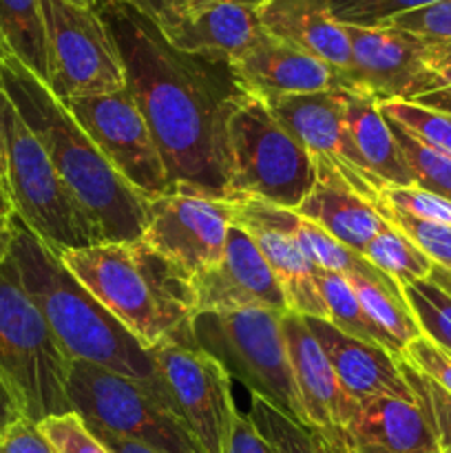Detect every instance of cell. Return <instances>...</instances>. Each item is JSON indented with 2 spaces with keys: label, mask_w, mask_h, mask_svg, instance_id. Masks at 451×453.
Wrapping results in <instances>:
<instances>
[{
  "label": "cell",
  "mask_w": 451,
  "mask_h": 453,
  "mask_svg": "<svg viewBox=\"0 0 451 453\" xmlns=\"http://www.w3.org/2000/svg\"><path fill=\"white\" fill-rule=\"evenodd\" d=\"M73 3H80V4H88V7H91V0H73Z\"/></svg>",
  "instance_id": "55"
},
{
  "label": "cell",
  "mask_w": 451,
  "mask_h": 453,
  "mask_svg": "<svg viewBox=\"0 0 451 453\" xmlns=\"http://www.w3.org/2000/svg\"><path fill=\"white\" fill-rule=\"evenodd\" d=\"M0 177L7 184V162H4V150H3V140H0Z\"/></svg>",
  "instance_id": "53"
},
{
  "label": "cell",
  "mask_w": 451,
  "mask_h": 453,
  "mask_svg": "<svg viewBox=\"0 0 451 453\" xmlns=\"http://www.w3.org/2000/svg\"><path fill=\"white\" fill-rule=\"evenodd\" d=\"M402 361L427 376L429 380H433L451 396V354L447 349L438 348L427 336H418L407 345V349L402 352Z\"/></svg>",
  "instance_id": "41"
},
{
  "label": "cell",
  "mask_w": 451,
  "mask_h": 453,
  "mask_svg": "<svg viewBox=\"0 0 451 453\" xmlns=\"http://www.w3.org/2000/svg\"><path fill=\"white\" fill-rule=\"evenodd\" d=\"M84 425H87V427L91 429V434L97 438V441H102L106 447H109L111 453H159V451L150 449V447L141 445V442L126 441V438L113 436V434L104 432V429L96 427V425H91V423H84Z\"/></svg>",
  "instance_id": "45"
},
{
  "label": "cell",
  "mask_w": 451,
  "mask_h": 453,
  "mask_svg": "<svg viewBox=\"0 0 451 453\" xmlns=\"http://www.w3.org/2000/svg\"><path fill=\"white\" fill-rule=\"evenodd\" d=\"M0 87L47 150L57 175L97 226L104 242H137L149 199L133 188L75 122L66 106L13 56H0Z\"/></svg>",
  "instance_id": "2"
},
{
  "label": "cell",
  "mask_w": 451,
  "mask_h": 453,
  "mask_svg": "<svg viewBox=\"0 0 451 453\" xmlns=\"http://www.w3.org/2000/svg\"><path fill=\"white\" fill-rule=\"evenodd\" d=\"M0 56H9V51H7V44H4L3 35H0Z\"/></svg>",
  "instance_id": "54"
},
{
  "label": "cell",
  "mask_w": 451,
  "mask_h": 453,
  "mask_svg": "<svg viewBox=\"0 0 451 453\" xmlns=\"http://www.w3.org/2000/svg\"><path fill=\"white\" fill-rule=\"evenodd\" d=\"M11 242H13V226L11 219H4L0 217V264L9 259V252H11Z\"/></svg>",
  "instance_id": "49"
},
{
  "label": "cell",
  "mask_w": 451,
  "mask_h": 453,
  "mask_svg": "<svg viewBox=\"0 0 451 453\" xmlns=\"http://www.w3.org/2000/svg\"><path fill=\"white\" fill-rule=\"evenodd\" d=\"M224 453H274L272 447L265 442V438L256 432L248 414L237 410L233 425H230L228 438H226Z\"/></svg>",
  "instance_id": "43"
},
{
  "label": "cell",
  "mask_w": 451,
  "mask_h": 453,
  "mask_svg": "<svg viewBox=\"0 0 451 453\" xmlns=\"http://www.w3.org/2000/svg\"><path fill=\"white\" fill-rule=\"evenodd\" d=\"M380 111L387 119L396 122L402 131L409 133L411 137L424 146L440 150V153L451 155V115L442 111L427 109L416 102H385Z\"/></svg>",
  "instance_id": "34"
},
{
  "label": "cell",
  "mask_w": 451,
  "mask_h": 453,
  "mask_svg": "<svg viewBox=\"0 0 451 453\" xmlns=\"http://www.w3.org/2000/svg\"><path fill=\"white\" fill-rule=\"evenodd\" d=\"M429 279H432V281H436L438 286L442 288V290L449 292V295H451V273H447V270H442V268H438V265H433V270H432V274H429Z\"/></svg>",
  "instance_id": "52"
},
{
  "label": "cell",
  "mask_w": 451,
  "mask_h": 453,
  "mask_svg": "<svg viewBox=\"0 0 451 453\" xmlns=\"http://www.w3.org/2000/svg\"><path fill=\"white\" fill-rule=\"evenodd\" d=\"M256 13L268 35L327 62L340 73L348 71L352 58L348 34L332 18L327 0H261Z\"/></svg>",
  "instance_id": "24"
},
{
  "label": "cell",
  "mask_w": 451,
  "mask_h": 453,
  "mask_svg": "<svg viewBox=\"0 0 451 453\" xmlns=\"http://www.w3.org/2000/svg\"><path fill=\"white\" fill-rule=\"evenodd\" d=\"M281 314L274 310L193 314L188 332L199 349L215 358L230 380H239L283 416L310 429L292 374Z\"/></svg>",
  "instance_id": "8"
},
{
  "label": "cell",
  "mask_w": 451,
  "mask_h": 453,
  "mask_svg": "<svg viewBox=\"0 0 451 453\" xmlns=\"http://www.w3.org/2000/svg\"><path fill=\"white\" fill-rule=\"evenodd\" d=\"M69 365L11 259L0 264V380L25 418L69 414Z\"/></svg>",
  "instance_id": "5"
},
{
  "label": "cell",
  "mask_w": 451,
  "mask_h": 453,
  "mask_svg": "<svg viewBox=\"0 0 451 453\" xmlns=\"http://www.w3.org/2000/svg\"><path fill=\"white\" fill-rule=\"evenodd\" d=\"M0 140L18 219L56 255L104 243L82 203L57 175L47 150L0 87Z\"/></svg>",
  "instance_id": "7"
},
{
  "label": "cell",
  "mask_w": 451,
  "mask_h": 453,
  "mask_svg": "<svg viewBox=\"0 0 451 453\" xmlns=\"http://www.w3.org/2000/svg\"><path fill=\"white\" fill-rule=\"evenodd\" d=\"M0 453H57L40 432L38 423L18 416L0 432Z\"/></svg>",
  "instance_id": "42"
},
{
  "label": "cell",
  "mask_w": 451,
  "mask_h": 453,
  "mask_svg": "<svg viewBox=\"0 0 451 453\" xmlns=\"http://www.w3.org/2000/svg\"><path fill=\"white\" fill-rule=\"evenodd\" d=\"M13 215H16V212H13L11 195H9V188H7V184H4V180L0 177V217H4V219H11Z\"/></svg>",
  "instance_id": "51"
},
{
  "label": "cell",
  "mask_w": 451,
  "mask_h": 453,
  "mask_svg": "<svg viewBox=\"0 0 451 453\" xmlns=\"http://www.w3.org/2000/svg\"><path fill=\"white\" fill-rule=\"evenodd\" d=\"M172 190L228 199L226 122L239 91L228 65L177 51L150 18L126 4L102 9Z\"/></svg>",
  "instance_id": "1"
},
{
  "label": "cell",
  "mask_w": 451,
  "mask_h": 453,
  "mask_svg": "<svg viewBox=\"0 0 451 453\" xmlns=\"http://www.w3.org/2000/svg\"><path fill=\"white\" fill-rule=\"evenodd\" d=\"M303 319L325 352L327 361L332 363V370L339 376L343 389L354 401L361 403L380 396L416 401L414 389L402 374L401 361L387 349L343 334L323 319Z\"/></svg>",
  "instance_id": "22"
},
{
  "label": "cell",
  "mask_w": 451,
  "mask_h": 453,
  "mask_svg": "<svg viewBox=\"0 0 451 453\" xmlns=\"http://www.w3.org/2000/svg\"><path fill=\"white\" fill-rule=\"evenodd\" d=\"M38 427L57 453H111L109 447L93 436L91 429L75 411L49 416L40 420Z\"/></svg>",
  "instance_id": "39"
},
{
  "label": "cell",
  "mask_w": 451,
  "mask_h": 453,
  "mask_svg": "<svg viewBox=\"0 0 451 453\" xmlns=\"http://www.w3.org/2000/svg\"><path fill=\"white\" fill-rule=\"evenodd\" d=\"M150 357L172 410L202 451L224 453L230 425L237 414L230 376L224 367L193 343L188 327L150 348Z\"/></svg>",
  "instance_id": "11"
},
{
  "label": "cell",
  "mask_w": 451,
  "mask_h": 453,
  "mask_svg": "<svg viewBox=\"0 0 451 453\" xmlns=\"http://www.w3.org/2000/svg\"><path fill=\"white\" fill-rule=\"evenodd\" d=\"M0 35L9 56L47 82V27L42 0H0Z\"/></svg>",
  "instance_id": "27"
},
{
  "label": "cell",
  "mask_w": 451,
  "mask_h": 453,
  "mask_svg": "<svg viewBox=\"0 0 451 453\" xmlns=\"http://www.w3.org/2000/svg\"><path fill=\"white\" fill-rule=\"evenodd\" d=\"M193 314L274 310L287 312L283 288L250 234L233 224L224 257L190 279Z\"/></svg>",
  "instance_id": "16"
},
{
  "label": "cell",
  "mask_w": 451,
  "mask_h": 453,
  "mask_svg": "<svg viewBox=\"0 0 451 453\" xmlns=\"http://www.w3.org/2000/svg\"><path fill=\"white\" fill-rule=\"evenodd\" d=\"M18 416H22L20 411H18L16 403H13L11 394L7 392V388L3 385V380H0V432H3L4 427H7L11 420H16Z\"/></svg>",
  "instance_id": "48"
},
{
  "label": "cell",
  "mask_w": 451,
  "mask_h": 453,
  "mask_svg": "<svg viewBox=\"0 0 451 453\" xmlns=\"http://www.w3.org/2000/svg\"><path fill=\"white\" fill-rule=\"evenodd\" d=\"M442 78H445V84H442V87L433 88V91L429 93H423V96L414 97L411 102L451 115V75H442Z\"/></svg>",
  "instance_id": "46"
},
{
  "label": "cell",
  "mask_w": 451,
  "mask_h": 453,
  "mask_svg": "<svg viewBox=\"0 0 451 453\" xmlns=\"http://www.w3.org/2000/svg\"><path fill=\"white\" fill-rule=\"evenodd\" d=\"M312 432L325 453H442L424 407L392 396L361 401L348 425Z\"/></svg>",
  "instance_id": "17"
},
{
  "label": "cell",
  "mask_w": 451,
  "mask_h": 453,
  "mask_svg": "<svg viewBox=\"0 0 451 453\" xmlns=\"http://www.w3.org/2000/svg\"><path fill=\"white\" fill-rule=\"evenodd\" d=\"M248 418L274 453H325L312 429L283 416L259 396H250Z\"/></svg>",
  "instance_id": "32"
},
{
  "label": "cell",
  "mask_w": 451,
  "mask_h": 453,
  "mask_svg": "<svg viewBox=\"0 0 451 453\" xmlns=\"http://www.w3.org/2000/svg\"><path fill=\"white\" fill-rule=\"evenodd\" d=\"M115 4H126V7L137 9L146 18H150L155 25L162 20L164 12H166V0H91V7L97 9V12L106 7H115Z\"/></svg>",
  "instance_id": "44"
},
{
  "label": "cell",
  "mask_w": 451,
  "mask_h": 453,
  "mask_svg": "<svg viewBox=\"0 0 451 453\" xmlns=\"http://www.w3.org/2000/svg\"><path fill=\"white\" fill-rule=\"evenodd\" d=\"M57 257L146 349L184 332L193 319L190 281L141 239L73 248Z\"/></svg>",
  "instance_id": "4"
},
{
  "label": "cell",
  "mask_w": 451,
  "mask_h": 453,
  "mask_svg": "<svg viewBox=\"0 0 451 453\" xmlns=\"http://www.w3.org/2000/svg\"><path fill=\"white\" fill-rule=\"evenodd\" d=\"M66 394L71 411L113 436L141 442L159 453H203L180 416L140 380L71 361Z\"/></svg>",
  "instance_id": "9"
},
{
  "label": "cell",
  "mask_w": 451,
  "mask_h": 453,
  "mask_svg": "<svg viewBox=\"0 0 451 453\" xmlns=\"http://www.w3.org/2000/svg\"><path fill=\"white\" fill-rule=\"evenodd\" d=\"M62 104L96 142L111 166L133 188L140 190L141 197L153 202L172 193L153 133L128 88L104 96L73 97Z\"/></svg>",
  "instance_id": "12"
},
{
  "label": "cell",
  "mask_w": 451,
  "mask_h": 453,
  "mask_svg": "<svg viewBox=\"0 0 451 453\" xmlns=\"http://www.w3.org/2000/svg\"><path fill=\"white\" fill-rule=\"evenodd\" d=\"M345 27L349 66L343 73L348 91L374 97L378 104L411 102L442 87L445 78L427 65V40L394 27Z\"/></svg>",
  "instance_id": "13"
},
{
  "label": "cell",
  "mask_w": 451,
  "mask_h": 453,
  "mask_svg": "<svg viewBox=\"0 0 451 453\" xmlns=\"http://www.w3.org/2000/svg\"><path fill=\"white\" fill-rule=\"evenodd\" d=\"M294 212L358 255L389 226L374 203L361 197L339 171L323 162H317V181Z\"/></svg>",
  "instance_id": "23"
},
{
  "label": "cell",
  "mask_w": 451,
  "mask_h": 453,
  "mask_svg": "<svg viewBox=\"0 0 451 453\" xmlns=\"http://www.w3.org/2000/svg\"><path fill=\"white\" fill-rule=\"evenodd\" d=\"M203 3H210V0H166V12H164L162 20H166L168 16H175V13L188 12V9L197 7V4H203ZM248 3L255 4V0H248ZM162 20H159V22H162ZM159 22H157V25H159Z\"/></svg>",
  "instance_id": "50"
},
{
  "label": "cell",
  "mask_w": 451,
  "mask_h": 453,
  "mask_svg": "<svg viewBox=\"0 0 451 453\" xmlns=\"http://www.w3.org/2000/svg\"><path fill=\"white\" fill-rule=\"evenodd\" d=\"M332 18L349 27H385L402 13L416 12L436 0H327Z\"/></svg>",
  "instance_id": "35"
},
{
  "label": "cell",
  "mask_w": 451,
  "mask_h": 453,
  "mask_svg": "<svg viewBox=\"0 0 451 453\" xmlns=\"http://www.w3.org/2000/svg\"><path fill=\"white\" fill-rule=\"evenodd\" d=\"M228 69L239 91L265 104L279 97L345 88L339 69L268 34L230 62Z\"/></svg>",
  "instance_id": "19"
},
{
  "label": "cell",
  "mask_w": 451,
  "mask_h": 453,
  "mask_svg": "<svg viewBox=\"0 0 451 453\" xmlns=\"http://www.w3.org/2000/svg\"><path fill=\"white\" fill-rule=\"evenodd\" d=\"M380 212L387 219V224H392L405 237H409L433 261V265L451 273V226L416 219V217L389 211V208H380Z\"/></svg>",
  "instance_id": "36"
},
{
  "label": "cell",
  "mask_w": 451,
  "mask_h": 453,
  "mask_svg": "<svg viewBox=\"0 0 451 453\" xmlns=\"http://www.w3.org/2000/svg\"><path fill=\"white\" fill-rule=\"evenodd\" d=\"M47 87L60 102L126 88L122 53L102 13L73 0H42Z\"/></svg>",
  "instance_id": "10"
},
{
  "label": "cell",
  "mask_w": 451,
  "mask_h": 453,
  "mask_svg": "<svg viewBox=\"0 0 451 453\" xmlns=\"http://www.w3.org/2000/svg\"><path fill=\"white\" fill-rule=\"evenodd\" d=\"M11 226L13 242L9 259L66 357L140 380L157 392L172 410L150 349H146L96 296L88 295L60 257L16 215L11 217Z\"/></svg>",
  "instance_id": "3"
},
{
  "label": "cell",
  "mask_w": 451,
  "mask_h": 453,
  "mask_svg": "<svg viewBox=\"0 0 451 453\" xmlns=\"http://www.w3.org/2000/svg\"><path fill=\"white\" fill-rule=\"evenodd\" d=\"M348 281L352 283L367 317L387 336L398 358L402 361V352L407 349V345L423 336L414 314H411L409 303L402 295V288L392 279L348 277Z\"/></svg>",
  "instance_id": "26"
},
{
  "label": "cell",
  "mask_w": 451,
  "mask_h": 453,
  "mask_svg": "<svg viewBox=\"0 0 451 453\" xmlns=\"http://www.w3.org/2000/svg\"><path fill=\"white\" fill-rule=\"evenodd\" d=\"M345 131L358 164L371 180L383 188L416 186L392 127L374 97L356 91L345 93Z\"/></svg>",
  "instance_id": "25"
},
{
  "label": "cell",
  "mask_w": 451,
  "mask_h": 453,
  "mask_svg": "<svg viewBox=\"0 0 451 453\" xmlns=\"http://www.w3.org/2000/svg\"><path fill=\"white\" fill-rule=\"evenodd\" d=\"M402 374H405L407 383L414 389V396L420 405L427 411L432 427L436 432L438 442H440L442 453H451V396L442 388H438L433 380L416 372L414 367L401 361Z\"/></svg>",
  "instance_id": "38"
},
{
  "label": "cell",
  "mask_w": 451,
  "mask_h": 453,
  "mask_svg": "<svg viewBox=\"0 0 451 453\" xmlns=\"http://www.w3.org/2000/svg\"><path fill=\"white\" fill-rule=\"evenodd\" d=\"M423 336L451 354V295L432 279L402 288Z\"/></svg>",
  "instance_id": "31"
},
{
  "label": "cell",
  "mask_w": 451,
  "mask_h": 453,
  "mask_svg": "<svg viewBox=\"0 0 451 453\" xmlns=\"http://www.w3.org/2000/svg\"><path fill=\"white\" fill-rule=\"evenodd\" d=\"M387 122L392 127L398 146H401L407 166L411 168L414 184L418 188L440 195V197L451 202V155L440 153V150L432 149V146L420 144L416 137L402 131L396 122H392V119H387Z\"/></svg>",
  "instance_id": "33"
},
{
  "label": "cell",
  "mask_w": 451,
  "mask_h": 453,
  "mask_svg": "<svg viewBox=\"0 0 451 453\" xmlns=\"http://www.w3.org/2000/svg\"><path fill=\"white\" fill-rule=\"evenodd\" d=\"M314 281H317L318 290H321L323 303H325L327 310V321L336 330H340L348 336H354L358 341H365L370 345H376V348L387 349L394 358H398L396 349L389 343L387 336L371 323V319L363 310L361 301H358L356 292H354L348 277L317 268L314 270Z\"/></svg>",
  "instance_id": "28"
},
{
  "label": "cell",
  "mask_w": 451,
  "mask_h": 453,
  "mask_svg": "<svg viewBox=\"0 0 451 453\" xmlns=\"http://www.w3.org/2000/svg\"><path fill=\"white\" fill-rule=\"evenodd\" d=\"M287 208L259 199H237L233 202V224L250 234L265 264L279 279L287 312L327 321L325 303L314 281L317 268L287 230Z\"/></svg>",
  "instance_id": "18"
},
{
  "label": "cell",
  "mask_w": 451,
  "mask_h": 453,
  "mask_svg": "<svg viewBox=\"0 0 451 453\" xmlns=\"http://www.w3.org/2000/svg\"><path fill=\"white\" fill-rule=\"evenodd\" d=\"M394 29L407 31L418 38L432 40V42H449L451 40V0H436V3L420 7L416 12L402 13L394 18L389 25Z\"/></svg>",
  "instance_id": "40"
},
{
  "label": "cell",
  "mask_w": 451,
  "mask_h": 453,
  "mask_svg": "<svg viewBox=\"0 0 451 453\" xmlns=\"http://www.w3.org/2000/svg\"><path fill=\"white\" fill-rule=\"evenodd\" d=\"M287 230L301 250L305 252L314 268L327 270V273L343 274V277H367V279H389L387 274L380 273L378 268L370 264L363 255L349 250L343 243L336 242L334 237L318 228L312 221L303 219L294 211L287 212Z\"/></svg>",
  "instance_id": "29"
},
{
  "label": "cell",
  "mask_w": 451,
  "mask_h": 453,
  "mask_svg": "<svg viewBox=\"0 0 451 453\" xmlns=\"http://www.w3.org/2000/svg\"><path fill=\"white\" fill-rule=\"evenodd\" d=\"M380 208L405 212V215L416 217V219L433 221V224L451 226V202L449 199L433 195L429 190L418 188V186H402V188H383L380 193Z\"/></svg>",
  "instance_id": "37"
},
{
  "label": "cell",
  "mask_w": 451,
  "mask_h": 453,
  "mask_svg": "<svg viewBox=\"0 0 451 453\" xmlns=\"http://www.w3.org/2000/svg\"><path fill=\"white\" fill-rule=\"evenodd\" d=\"M363 257L401 288L429 279L433 270V261L392 224L367 243Z\"/></svg>",
  "instance_id": "30"
},
{
  "label": "cell",
  "mask_w": 451,
  "mask_h": 453,
  "mask_svg": "<svg viewBox=\"0 0 451 453\" xmlns=\"http://www.w3.org/2000/svg\"><path fill=\"white\" fill-rule=\"evenodd\" d=\"M345 93L348 88H332L279 97L270 102L268 109L281 127L312 155L314 162H323L339 171L361 197L378 208L383 186L363 171L345 131Z\"/></svg>",
  "instance_id": "15"
},
{
  "label": "cell",
  "mask_w": 451,
  "mask_h": 453,
  "mask_svg": "<svg viewBox=\"0 0 451 453\" xmlns=\"http://www.w3.org/2000/svg\"><path fill=\"white\" fill-rule=\"evenodd\" d=\"M427 65L436 73L451 75V40L449 42H432L427 40Z\"/></svg>",
  "instance_id": "47"
},
{
  "label": "cell",
  "mask_w": 451,
  "mask_h": 453,
  "mask_svg": "<svg viewBox=\"0 0 451 453\" xmlns=\"http://www.w3.org/2000/svg\"><path fill=\"white\" fill-rule=\"evenodd\" d=\"M159 31L177 51L230 65L265 34L256 4L248 0H210L168 16Z\"/></svg>",
  "instance_id": "20"
},
{
  "label": "cell",
  "mask_w": 451,
  "mask_h": 453,
  "mask_svg": "<svg viewBox=\"0 0 451 453\" xmlns=\"http://www.w3.org/2000/svg\"><path fill=\"white\" fill-rule=\"evenodd\" d=\"M230 228L233 202L172 190L149 203L141 242L190 281L224 257Z\"/></svg>",
  "instance_id": "14"
},
{
  "label": "cell",
  "mask_w": 451,
  "mask_h": 453,
  "mask_svg": "<svg viewBox=\"0 0 451 453\" xmlns=\"http://www.w3.org/2000/svg\"><path fill=\"white\" fill-rule=\"evenodd\" d=\"M230 202L259 199L296 211L317 181L312 155L281 127L268 104L237 91L226 122Z\"/></svg>",
  "instance_id": "6"
},
{
  "label": "cell",
  "mask_w": 451,
  "mask_h": 453,
  "mask_svg": "<svg viewBox=\"0 0 451 453\" xmlns=\"http://www.w3.org/2000/svg\"><path fill=\"white\" fill-rule=\"evenodd\" d=\"M281 330L310 429L327 432L348 425L358 403L343 389L305 319L294 312H283Z\"/></svg>",
  "instance_id": "21"
}]
</instances>
